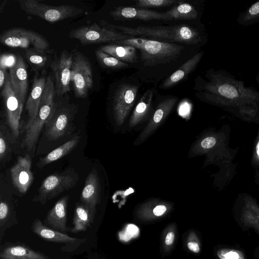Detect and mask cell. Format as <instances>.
Here are the masks:
<instances>
[{"label": "cell", "instance_id": "cell-1", "mask_svg": "<svg viewBox=\"0 0 259 259\" xmlns=\"http://www.w3.org/2000/svg\"><path fill=\"white\" fill-rule=\"evenodd\" d=\"M100 24L123 34L139 36L141 38L169 42H177L188 45H194L200 41V36L197 30L185 24L171 26H138L128 27L100 21Z\"/></svg>", "mask_w": 259, "mask_h": 259}, {"label": "cell", "instance_id": "cell-2", "mask_svg": "<svg viewBox=\"0 0 259 259\" xmlns=\"http://www.w3.org/2000/svg\"><path fill=\"white\" fill-rule=\"evenodd\" d=\"M121 45L132 46L140 51L141 61L145 67L165 64L176 60L184 47L175 43L165 42L141 37H131L115 42Z\"/></svg>", "mask_w": 259, "mask_h": 259}, {"label": "cell", "instance_id": "cell-3", "mask_svg": "<svg viewBox=\"0 0 259 259\" xmlns=\"http://www.w3.org/2000/svg\"><path fill=\"white\" fill-rule=\"evenodd\" d=\"M55 94L54 79L50 75L47 78L38 113L30 126L26 130L22 143V147L26 148L29 151L35 148L43 126L55 111L57 106L54 100Z\"/></svg>", "mask_w": 259, "mask_h": 259}, {"label": "cell", "instance_id": "cell-4", "mask_svg": "<svg viewBox=\"0 0 259 259\" xmlns=\"http://www.w3.org/2000/svg\"><path fill=\"white\" fill-rule=\"evenodd\" d=\"M18 3L25 13L52 23L76 17L83 12L82 9L72 6H52L36 0H21Z\"/></svg>", "mask_w": 259, "mask_h": 259}, {"label": "cell", "instance_id": "cell-5", "mask_svg": "<svg viewBox=\"0 0 259 259\" xmlns=\"http://www.w3.org/2000/svg\"><path fill=\"white\" fill-rule=\"evenodd\" d=\"M0 42L8 47L26 49L31 48L42 51L50 48L49 42L42 35L21 27H13L4 31L0 35Z\"/></svg>", "mask_w": 259, "mask_h": 259}, {"label": "cell", "instance_id": "cell-6", "mask_svg": "<svg viewBox=\"0 0 259 259\" xmlns=\"http://www.w3.org/2000/svg\"><path fill=\"white\" fill-rule=\"evenodd\" d=\"M69 36L78 40L83 45L116 42L133 37L96 23L71 30Z\"/></svg>", "mask_w": 259, "mask_h": 259}, {"label": "cell", "instance_id": "cell-7", "mask_svg": "<svg viewBox=\"0 0 259 259\" xmlns=\"http://www.w3.org/2000/svg\"><path fill=\"white\" fill-rule=\"evenodd\" d=\"M71 71V82L76 98H84L93 85V74L91 64L80 52L73 55Z\"/></svg>", "mask_w": 259, "mask_h": 259}, {"label": "cell", "instance_id": "cell-8", "mask_svg": "<svg viewBox=\"0 0 259 259\" xmlns=\"http://www.w3.org/2000/svg\"><path fill=\"white\" fill-rule=\"evenodd\" d=\"M77 176L73 173L64 172L52 175L46 178L39 188L33 201L45 204L47 200L73 187L77 181Z\"/></svg>", "mask_w": 259, "mask_h": 259}, {"label": "cell", "instance_id": "cell-9", "mask_svg": "<svg viewBox=\"0 0 259 259\" xmlns=\"http://www.w3.org/2000/svg\"><path fill=\"white\" fill-rule=\"evenodd\" d=\"M1 95L5 108L7 124L13 136L17 138L19 134L20 121L24 104L14 93L8 73Z\"/></svg>", "mask_w": 259, "mask_h": 259}, {"label": "cell", "instance_id": "cell-10", "mask_svg": "<svg viewBox=\"0 0 259 259\" xmlns=\"http://www.w3.org/2000/svg\"><path fill=\"white\" fill-rule=\"evenodd\" d=\"M72 61V55L64 51L51 64L55 81V94L58 96L70 91Z\"/></svg>", "mask_w": 259, "mask_h": 259}, {"label": "cell", "instance_id": "cell-11", "mask_svg": "<svg viewBox=\"0 0 259 259\" xmlns=\"http://www.w3.org/2000/svg\"><path fill=\"white\" fill-rule=\"evenodd\" d=\"M74 106L57 105L55 111L46 124V134L51 140L58 139L63 136L69 127L74 115Z\"/></svg>", "mask_w": 259, "mask_h": 259}, {"label": "cell", "instance_id": "cell-12", "mask_svg": "<svg viewBox=\"0 0 259 259\" xmlns=\"http://www.w3.org/2000/svg\"><path fill=\"white\" fill-rule=\"evenodd\" d=\"M31 167L30 157L26 155L19 156L17 162L11 168L13 185L20 193H26L33 182V176Z\"/></svg>", "mask_w": 259, "mask_h": 259}, {"label": "cell", "instance_id": "cell-13", "mask_svg": "<svg viewBox=\"0 0 259 259\" xmlns=\"http://www.w3.org/2000/svg\"><path fill=\"white\" fill-rule=\"evenodd\" d=\"M116 20L139 19L144 21L152 20H170L166 13L159 12L144 8L119 6L114 8L110 13Z\"/></svg>", "mask_w": 259, "mask_h": 259}, {"label": "cell", "instance_id": "cell-14", "mask_svg": "<svg viewBox=\"0 0 259 259\" xmlns=\"http://www.w3.org/2000/svg\"><path fill=\"white\" fill-rule=\"evenodd\" d=\"M15 64L9 68V79L15 95L24 104L28 88V74L24 60L20 55L17 56Z\"/></svg>", "mask_w": 259, "mask_h": 259}, {"label": "cell", "instance_id": "cell-15", "mask_svg": "<svg viewBox=\"0 0 259 259\" xmlns=\"http://www.w3.org/2000/svg\"><path fill=\"white\" fill-rule=\"evenodd\" d=\"M138 90L137 86L130 83L122 84L117 89L113 105L117 118L125 116L131 109L136 98Z\"/></svg>", "mask_w": 259, "mask_h": 259}, {"label": "cell", "instance_id": "cell-16", "mask_svg": "<svg viewBox=\"0 0 259 259\" xmlns=\"http://www.w3.org/2000/svg\"><path fill=\"white\" fill-rule=\"evenodd\" d=\"M47 78L45 76L34 77L30 94L26 103L28 119L25 126L27 130L35 118L40 106Z\"/></svg>", "mask_w": 259, "mask_h": 259}, {"label": "cell", "instance_id": "cell-17", "mask_svg": "<svg viewBox=\"0 0 259 259\" xmlns=\"http://www.w3.org/2000/svg\"><path fill=\"white\" fill-rule=\"evenodd\" d=\"M68 199L67 195L60 198L47 215L45 224L54 230L62 232L70 231L66 226Z\"/></svg>", "mask_w": 259, "mask_h": 259}, {"label": "cell", "instance_id": "cell-18", "mask_svg": "<svg viewBox=\"0 0 259 259\" xmlns=\"http://www.w3.org/2000/svg\"><path fill=\"white\" fill-rule=\"evenodd\" d=\"M100 188L99 179L95 169H93L87 177L80 195V203L96 212V206L99 201Z\"/></svg>", "mask_w": 259, "mask_h": 259}, {"label": "cell", "instance_id": "cell-19", "mask_svg": "<svg viewBox=\"0 0 259 259\" xmlns=\"http://www.w3.org/2000/svg\"><path fill=\"white\" fill-rule=\"evenodd\" d=\"M202 55L203 51L198 52L183 64L178 69L163 81L160 88L162 89L171 88L182 81L195 70L200 62Z\"/></svg>", "mask_w": 259, "mask_h": 259}, {"label": "cell", "instance_id": "cell-20", "mask_svg": "<svg viewBox=\"0 0 259 259\" xmlns=\"http://www.w3.org/2000/svg\"><path fill=\"white\" fill-rule=\"evenodd\" d=\"M32 231L41 238L49 241L63 243H72L78 239L72 238L61 232L44 226L38 219H35L31 226Z\"/></svg>", "mask_w": 259, "mask_h": 259}, {"label": "cell", "instance_id": "cell-21", "mask_svg": "<svg viewBox=\"0 0 259 259\" xmlns=\"http://www.w3.org/2000/svg\"><path fill=\"white\" fill-rule=\"evenodd\" d=\"M123 62L136 63L138 60L137 49L134 47L112 44L98 49Z\"/></svg>", "mask_w": 259, "mask_h": 259}, {"label": "cell", "instance_id": "cell-22", "mask_svg": "<svg viewBox=\"0 0 259 259\" xmlns=\"http://www.w3.org/2000/svg\"><path fill=\"white\" fill-rule=\"evenodd\" d=\"M95 212L81 203L76 204L73 220V227L70 231L77 233L85 231L93 223Z\"/></svg>", "mask_w": 259, "mask_h": 259}, {"label": "cell", "instance_id": "cell-23", "mask_svg": "<svg viewBox=\"0 0 259 259\" xmlns=\"http://www.w3.org/2000/svg\"><path fill=\"white\" fill-rule=\"evenodd\" d=\"M0 256L3 259H48L44 254L21 245L6 248Z\"/></svg>", "mask_w": 259, "mask_h": 259}, {"label": "cell", "instance_id": "cell-24", "mask_svg": "<svg viewBox=\"0 0 259 259\" xmlns=\"http://www.w3.org/2000/svg\"><path fill=\"white\" fill-rule=\"evenodd\" d=\"M240 220L245 227L259 233V205L251 198L245 199Z\"/></svg>", "mask_w": 259, "mask_h": 259}, {"label": "cell", "instance_id": "cell-25", "mask_svg": "<svg viewBox=\"0 0 259 259\" xmlns=\"http://www.w3.org/2000/svg\"><path fill=\"white\" fill-rule=\"evenodd\" d=\"M80 137L76 136L61 146L54 149L44 157L41 158L37 163V166L41 168L44 166L50 164L62 158L71 152L78 144Z\"/></svg>", "mask_w": 259, "mask_h": 259}, {"label": "cell", "instance_id": "cell-26", "mask_svg": "<svg viewBox=\"0 0 259 259\" xmlns=\"http://www.w3.org/2000/svg\"><path fill=\"white\" fill-rule=\"evenodd\" d=\"M165 13L170 20H191L195 19L197 16V12L193 6L182 2Z\"/></svg>", "mask_w": 259, "mask_h": 259}, {"label": "cell", "instance_id": "cell-27", "mask_svg": "<svg viewBox=\"0 0 259 259\" xmlns=\"http://www.w3.org/2000/svg\"><path fill=\"white\" fill-rule=\"evenodd\" d=\"M25 56L28 62L35 69L45 67L48 60V56L45 51L33 48L26 49Z\"/></svg>", "mask_w": 259, "mask_h": 259}, {"label": "cell", "instance_id": "cell-28", "mask_svg": "<svg viewBox=\"0 0 259 259\" xmlns=\"http://www.w3.org/2000/svg\"><path fill=\"white\" fill-rule=\"evenodd\" d=\"M95 55L98 62L104 67L111 69H120L128 66L126 63L121 61L99 49L96 51Z\"/></svg>", "mask_w": 259, "mask_h": 259}, {"label": "cell", "instance_id": "cell-29", "mask_svg": "<svg viewBox=\"0 0 259 259\" xmlns=\"http://www.w3.org/2000/svg\"><path fill=\"white\" fill-rule=\"evenodd\" d=\"M181 2L176 0H137L135 6L140 8L163 7Z\"/></svg>", "mask_w": 259, "mask_h": 259}, {"label": "cell", "instance_id": "cell-30", "mask_svg": "<svg viewBox=\"0 0 259 259\" xmlns=\"http://www.w3.org/2000/svg\"><path fill=\"white\" fill-rule=\"evenodd\" d=\"M217 255L219 259H246L243 252L236 249L222 248L219 249Z\"/></svg>", "mask_w": 259, "mask_h": 259}, {"label": "cell", "instance_id": "cell-31", "mask_svg": "<svg viewBox=\"0 0 259 259\" xmlns=\"http://www.w3.org/2000/svg\"><path fill=\"white\" fill-rule=\"evenodd\" d=\"M5 132V129L1 125L0 132V159L1 161L5 158L10 150L9 139L7 136Z\"/></svg>", "mask_w": 259, "mask_h": 259}, {"label": "cell", "instance_id": "cell-32", "mask_svg": "<svg viewBox=\"0 0 259 259\" xmlns=\"http://www.w3.org/2000/svg\"><path fill=\"white\" fill-rule=\"evenodd\" d=\"M218 93L222 96L233 99L238 96V92L235 88L229 84H222L218 89Z\"/></svg>", "mask_w": 259, "mask_h": 259}, {"label": "cell", "instance_id": "cell-33", "mask_svg": "<svg viewBox=\"0 0 259 259\" xmlns=\"http://www.w3.org/2000/svg\"><path fill=\"white\" fill-rule=\"evenodd\" d=\"M17 57L13 55L3 54L1 56L0 68L6 70L14 66L16 62Z\"/></svg>", "mask_w": 259, "mask_h": 259}, {"label": "cell", "instance_id": "cell-34", "mask_svg": "<svg viewBox=\"0 0 259 259\" xmlns=\"http://www.w3.org/2000/svg\"><path fill=\"white\" fill-rule=\"evenodd\" d=\"M9 212V205L5 201H1L0 203V220L1 223L7 218Z\"/></svg>", "mask_w": 259, "mask_h": 259}, {"label": "cell", "instance_id": "cell-35", "mask_svg": "<svg viewBox=\"0 0 259 259\" xmlns=\"http://www.w3.org/2000/svg\"><path fill=\"white\" fill-rule=\"evenodd\" d=\"M215 143V139L212 137H209L203 139L201 143V145L203 148L207 149L212 147Z\"/></svg>", "mask_w": 259, "mask_h": 259}, {"label": "cell", "instance_id": "cell-36", "mask_svg": "<svg viewBox=\"0 0 259 259\" xmlns=\"http://www.w3.org/2000/svg\"><path fill=\"white\" fill-rule=\"evenodd\" d=\"M166 210V207L163 205H157L153 209V213L156 216L162 215Z\"/></svg>", "mask_w": 259, "mask_h": 259}, {"label": "cell", "instance_id": "cell-37", "mask_svg": "<svg viewBox=\"0 0 259 259\" xmlns=\"http://www.w3.org/2000/svg\"><path fill=\"white\" fill-rule=\"evenodd\" d=\"M188 248L195 253L200 251V247L198 244L195 242H189L187 244Z\"/></svg>", "mask_w": 259, "mask_h": 259}, {"label": "cell", "instance_id": "cell-38", "mask_svg": "<svg viewBox=\"0 0 259 259\" xmlns=\"http://www.w3.org/2000/svg\"><path fill=\"white\" fill-rule=\"evenodd\" d=\"M250 14L254 15L259 14V2L254 4L249 9Z\"/></svg>", "mask_w": 259, "mask_h": 259}, {"label": "cell", "instance_id": "cell-39", "mask_svg": "<svg viewBox=\"0 0 259 259\" xmlns=\"http://www.w3.org/2000/svg\"><path fill=\"white\" fill-rule=\"evenodd\" d=\"M175 240V234L173 232H168L165 237V242L166 244L169 245L172 244Z\"/></svg>", "mask_w": 259, "mask_h": 259}, {"label": "cell", "instance_id": "cell-40", "mask_svg": "<svg viewBox=\"0 0 259 259\" xmlns=\"http://www.w3.org/2000/svg\"><path fill=\"white\" fill-rule=\"evenodd\" d=\"M7 74L6 70L0 68V87L1 88L5 84Z\"/></svg>", "mask_w": 259, "mask_h": 259}, {"label": "cell", "instance_id": "cell-41", "mask_svg": "<svg viewBox=\"0 0 259 259\" xmlns=\"http://www.w3.org/2000/svg\"><path fill=\"white\" fill-rule=\"evenodd\" d=\"M254 160L256 162L259 163V139L255 147Z\"/></svg>", "mask_w": 259, "mask_h": 259}, {"label": "cell", "instance_id": "cell-42", "mask_svg": "<svg viewBox=\"0 0 259 259\" xmlns=\"http://www.w3.org/2000/svg\"><path fill=\"white\" fill-rule=\"evenodd\" d=\"M7 2V1L5 0L1 3V7H0V11L1 12H2V9L5 7V5H6Z\"/></svg>", "mask_w": 259, "mask_h": 259}, {"label": "cell", "instance_id": "cell-43", "mask_svg": "<svg viewBox=\"0 0 259 259\" xmlns=\"http://www.w3.org/2000/svg\"><path fill=\"white\" fill-rule=\"evenodd\" d=\"M258 179H259V173H258Z\"/></svg>", "mask_w": 259, "mask_h": 259}]
</instances>
